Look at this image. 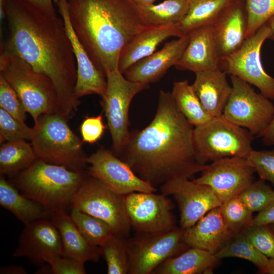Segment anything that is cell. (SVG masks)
Returning a JSON list of instances; mask_svg holds the SVG:
<instances>
[{
	"label": "cell",
	"instance_id": "obj_1",
	"mask_svg": "<svg viewBox=\"0 0 274 274\" xmlns=\"http://www.w3.org/2000/svg\"><path fill=\"white\" fill-rule=\"evenodd\" d=\"M8 35L1 48L18 56L53 81L60 113L68 119L77 111L75 95L77 67L62 17L47 14L26 0H5Z\"/></svg>",
	"mask_w": 274,
	"mask_h": 274
},
{
	"label": "cell",
	"instance_id": "obj_2",
	"mask_svg": "<svg viewBox=\"0 0 274 274\" xmlns=\"http://www.w3.org/2000/svg\"><path fill=\"white\" fill-rule=\"evenodd\" d=\"M194 128L177 108L171 92L161 90L153 120L143 129L130 132L119 157L155 187L175 178L190 179L207 165L196 157Z\"/></svg>",
	"mask_w": 274,
	"mask_h": 274
},
{
	"label": "cell",
	"instance_id": "obj_3",
	"mask_svg": "<svg viewBox=\"0 0 274 274\" xmlns=\"http://www.w3.org/2000/svg\"><path fill=\"white\" fill-rule=\"evenodd\" d=\"M76 36L94 63L106 75L119 70L122 50L146 26L133 0H67Z\"/></svg>",
	"mask_w": 274,
	"mask_h": 274
},
{
	"label": "cell",
	"instance_id": "obj_4",
	"mask_svg": "<svg viewBox=\"0 0 274 274\" xmlns=\"http://www.w3.org/2000/svg\"><path fill=\"white\" fill-rule=\"evenodd\" d=\"M37 158L31 165L12 178L11 182L28 198L50 214L70 210L73 197L87 175Z\"/></svg>",
	"mask_w": 274,
	"mask_h": 274
},
{
	"label": "cell",
	"instance_id": "obj_5",
	"mask_svg": "<svg viewBox=\"0 0 274 274\" xmlns=\"http://www.w3.org/2000/svg\"><path fill=\"white\" fill-rule=\"evenodd\" d=\"M67 120L60 113L40 116L34 122L31 144L39 159L72 170L85 171L88 156L83 142L72 130Z\"/></svg>",
	"mask_w": 274,
	"mask_h": 274
},
{
	"label": "cell",
	"instance_id": "obj_6",
	"mask_svg": "<svg viewBox=\"0 0 274 274\" xmlns=\"http://www.w3.org/2000/svg\"><path fill=\"white\" fill-rule=\"evenodd\" d=\"M0 58V75L16 91L34 122L42 115L60 113L57 92L48 76L2 48Z\"/></svg>",
	"mask_w": 274,
	"mask_h": 274
},
{
	"label": "cell",
	"instance_id": "obj_7",
	"mask_svg": "<svg viewBox=\"0 0 274 274\" xmlns=\"http://www.w3.org/2000/svg\"><path fill=\"white\" fill-rule=\"evenodd\" d=\"M247 129L235 125L222 116L194 128L196 157L202 164L229 157H247L253 149L254 139Z\"/></svg>",
	"mask_w": 274,
	"mask_h": 274
},
{
	"label": "cell",
	"instance_id": "obj_8",
	"mask_svg": "<svg viewBox=\"0 0 274 274\" xmlns=\"http://www.w3.org/2000/svg\"><path fill=\"white\" fill-rule=\"evenodd\" d=\"M125 196L115 193L100 180L87 174L75 193L70 209L102 220L110 226L113 235L128 238L131 227Z\"/></svg>",
	"mask_w": 274,
	"mask_h": 274
},
{
	"label": "cell",
	"instance_id": "obj_9",
	"mask_svg": "<svg viewBox=\"0 0 274 274\" xmlns=\"http://www.w3.org/2000/svg\"><path fill=\"white\" fill-rule=\"evenodd\" d=\"M119 70L106 75L107 87L101 105L106 117L112 142L113 153L120 156L127 143L129 131V110L133 97L149 85L127 79Z\"/></svg>",
	"mask_w": 274,
	"mask_h": 274
},
{
	"label": "cell",
	"instance_id": "obj_10",
	"mask_svg": "<svg viewBox=\"0 0 274 274\" xmlns=\"http://www.w3.org/2000/svg\"><path fill=\"white\" fill-rule=\"evenodd\" d=\"M181 227L165 232L138 233L127 238L128 274H151L161 263L189 248L182 239Z\"/></svg>",
	"mask_w": 274,
	"mask_h": 274
},
{
	"label": "cell",
	"instance_id": "obj_11",
	"mask_svg": "<svg viewBox=\"0 0 274 274\" xmlns=\"http://www.w3.org/2000/svg\"><path fill=\"white\" fill-rule=\"evenodd\" d=\"M230 78L231 91L222 116L257 137L270 123L274 105L262 93L256 92L250 84L234 75Z\"/></svg>",
	"mask_w": 274,
	"mask_h": 274
},
{
	"label": "cell",
	"instance_id": "obj_12",
	"mask_svg": "<svg viewBox=\"0 0 274 274\" xmlns=\"http://www.w3.org/2000/svg\"><path fill=\"white\" fill-rule=\"evenodd\" d=\"M270 37L266 23L247 38L237 50L220 57V68L256 87L260 92L274 100V78L266 73L260 57L262 46Z\"/></svg>",
	"mask_w": 274,
	"mask_h": 274
},
{
	"label": "cell",
	"instance_id": "obj_13",
	"mask_svg": "<svg viewBox=\"0 0 274 274\" xmlns=\"http://www.w3.org/2000/svg\"><path fill=\"white\" fill-rule=\"evenodd\" d=\"M131 229L138 233H157L177 227L172 210L174 204L167 195L134 192L125 196Z\"/></svg>",
	"mask_w": 274,
	"mask_h": 274
},
{
	"label": "cell",
	"instance_id": "obj_14",
	"mask_svg": "<svg viewBox=\"0 0 274 274\" xmlns=\"http://www.w3.org/2000/svg\"><path fill=\"white\" fill-rule=\"evenodd\" d=\"M87 162L88 174L116 193L126 195L134 192L155 193L157 191L156 187L137 176L112 151L103 147L88 156Z\"/></svg>",
	"mask_w": 274,
	"mask_h": 274
},
{
	"label": "cell",
	"instance_id": "obj_15",
	"mask_svg": "<svg viewBox=\"0 0 274 274\" xmlns=\"http://www.w3.org/2000/svg\"><path fill=\"white\" fill-rule=\"evenodd\" d=\"M201 173L193 180L209 186L222 203L250 185L255 171L246 157H229L207 164Z\"/></svg>",
	"mask_w": 274,
	"mask_h": 274
},
{
	"label": "cell",
	"instance_id": "obj_16",
	"mask_svg": "<svg viewBox=\"0 0 274 274\" xmlns=\"http://www.w3.org/2000/svg\"><path fill=\"white\" fill-rule=\"evenodd\" d=\"M161 193L173 196L180 213V227L186 229L195 224L210 210L221 206L222 202L208 185L177 178L160 186Z\"/></svg>",
	"mask_w": 274,
	"mask_h": 274
},
{
	"label": "cell",
	"instance_id": "obj_17",
	"mask_svg": "<svg viewBox=\"0 0 274 274\" xmlns=\"http://www.w3.org/2000/svg\"><path fill=\"white\" fill-rule=\"evenodd\" d=\"M62 256L59 232L50 218H42L24 225L19 237L14 257H26L37 267Z\"/></svg>",
	"mask_w": 274,
	"mask_h": 274
},
{
	"label": "cell",
	"instance_id": "obj_18",
	"mask_svg": "<svg viewBox=\"0 0 274 274\" xmlns=\"http://www.w3.org/2000/svg\"><path fill=\"white\" fill-rule=\"evenodd\" d=\"M54 1L64 22L76 60L77 76L75 87L76 97L79 99L91 94L102 96L107 87L105 74L94 63L76 36L69 19L67 0Z\"/></svg>",
	"mask_w": 274,
	"mask_h": 274
},
{
	"label": "cell",
	"instance_id": "obj_19",
	"mask_svg": "<svg viewBox=\"0 0 274 274\" xmlns=\"http://www.w3.org/2000/svg\"><path fill=\"white\" fill-rule=\"evenodd\" d=\"M186 34L164 44L154 52L131 65L124 74L132 82L149 85L159 80L172 66H176L188 43Z\"/></svg>",
	"mask_w": 274,
	"mask_h": 274
},
{
	"label": "cell",
	"instance_id": "obj_20",
	"mask_svg": "<svg viewBox=\"0 0 274 274\" xmlns=\"http://www.w3.org/2000/svg\"><path fill=\"white\" fill-rule=\"evenodd\" d=\"M187 34L188 43L175 66L194 73L221 69L220 56L212 25L197 28Z\"/></svg>",
	"mask_w": 274,
	"mask_h": 274
},
{
	"label": "cell",
	"instance_id": "obj_21",
	"mask_svg": "<svg viewBox=\"0 0 274 274\" xmlns=\"http://www.w3.org/2000/svg\"><path fill=\"white\" fill-rule=\"evenodd\" d=\"M220 207L210 210L193 226L185 229L182 239L189 247L215 254L234 235L224 220Z\"/></svg>",
	"mask_w": 274,
	"mask_h": 274
},
{
	"label": "cell",
	"instance_id": "obj_22",
	"mask_svg": "<svg viewBox=\"0 0 274 274\" xmlns=\"http://www.w3.org/2000/svg\"><path fill=\"white\" fill-rule=\"evenodd\" d=\"M220 57L237 50L246 39L247 20L242 0H234L212 25Z\"/></svg>",
	"mask_w": 274,
	"mask_h": 274
},
{
	"label": "cell",
	"instance_id": "obj_23",
	"mask_svg": "<svg viewBox=\"0 0 274 274\" xmlns=\"http://www.w3.org/2000/svg\"><path fill=\"white\" fill-rule=\"evenodd\" d=\"M183 36L177 25L146 26L122 50L119 60V70L124 74L135 62L153 53L157 46L167 39Z\"/></svg>",
	"mask_w": 274,
	"mask_h": 274
},
{
	"label": "cell",
	"instance_id": "obj_24",
	"mask_svg": "<svg viewBox=\"0 0 274 274\" xmlns=\"http://www.w3.org/2000/svg\"><path fill=\"white\" fill-rule=\"evenodd\" d=\"M193 88L207 112L212 117L222 113L231 91L226 73L221 69L195 73Z\"/></svg>",
	"mask_w": 274,
	"mask_h": 274
},
{
	"label": "cell",
	"instance_id": "obj_25",
	"mask_svg": "<svg viewBox=\"0 0 274 274\" xmlns=\"http://www.w3.org/2000/svg\"><path fill=\"white\" fill-rule=\"evenodd\" d=\"M49 218L59 232L62 256L84 263H96L99 260L102 255L100 247L91 245L84 238L66 212L51 213Z\"/></svg>",
	"mask_w": 274,
	"mask_h": 274
},
{
	"label": "cell",
	"instance_id": "obj_26",
	"mask_svg": "<svg viewBox=\"0 0 274 274\" xmlns=\"http://www.w3.org/2000/svg\"><path fill=\"white\" fill-rule=\"evenodd\" d=\"M219 260L208 251L189 247L179 255L163 262L151 274L212 273Z\"/></svg>",
	"mask_w": 274,
	"mask_h": 274
},
{
	"label": "cell",
	"instance_id": "obj_27",
	"mask_svg": "<svg viewBox=\"0 0 274 274\" xmlns=\"http://www.w3.org/2000/svg\"><path fill=\"white\" fill-rule=\"evenodd\" d=\"M0 205L24 225L40 219L49 218L50 215L41 204L20 193L2 175L0 177Z\"/></svg>",
	"mask_w": 274,
	"mask_h": 274
},
{
	"label": "cell",
	"instance_id": "obj_28",
	"mask_svg": "<svg viewBox=\"0 0 274 274\" xmlns=\"http://www.w3.org/2000/svg\"><path fill=\"white\" fill-rule=\"evenodd\" d=\"M234 0H189L188 12L177 24L183 35L198 27L212 25Z\"/></svg>",
	"mask_w": 274,
	"mask_h": 274
},
{
	"label": "cell",
	"instance_id": "obj_29",
	"mask_svg": "<svg viewBox=\"0 0 274 274\" xmlns=\"http://www.w3.org/2000/svg\"><path fill=\"white\" fill-rule=\"evenodd\" d=\"M31 144L25 140L8 141L0 148V174L13 178L37 159Z\"/></svg>",
	"mask_w": 274,
	"mask_h": 274
},
{
	"label": "cell",
	"instance_id": "obj_30",
	"mask_svg": "<svg viewBox=\"0 0 274 274\" xmlns=\"http://www.w3.org/2000/svg\"><path fill=\"white\" fill-rule=\"evenodd\" d=\"M171 94L179 111L194 127L213 118L205 110L192 84L187 80L175 82Z\"/></svg>",
	"mask_w": 274,
	"mask_h": 274
},
{
	"label": "cell",
	"instance_id": "obj_31",
	"mask_svg": "<svg viewBox=\"0 0 274 274\" xmlns=\"http://www.w3.org/2000/svg\"><path fill=\"white\" fill-rule=\"evenodd\" d=\"M189 0H165L148 6H139L146 26L177 25L185 17Z\"/></svg>",
	"mask_w": 274,
	"mask_h": 274
},
{
	"label": "cell",
	"instance_id": "obj_32",
	"mask_svg": "<svg viewBox=\"0 0 274 274\" xmlns=\"http://www.w3.org/2000/svg\"><path fill=\"white\" fill-rule=\"evenodd\" d=\"M221 259L237 257L254 264L259 273L267 265L269 258L259 251L241 232L234 234L230 240L215 254Z\"/></svg>",
	"mask_w": 274,
	"mask_h": 274
},
{
	"label": "cell",
	"instance_id": "obj_33",
	"mask_svg": "<svg viewBox=\"0 0 274 274\" xmlns=\"http://www.w3.org/2000/svg\"><path fill=\"white\" fill-rule=\"evenodd\" d=\"M70 210L69 215L77 229L91 245L100 247L113 234L110 226L102 220L76 209Z\"/></svg>",
	"mask_w": 274,
	"mask_h": 274
},
{
	"label": "cell",
	"instance_id": "obj_34",
	"mask_svg": "<svg viewBox=\"0 0 274 274\" xmlns=\"http://www.w3.org/2000/svg\"><path fill=\"white\" fill-rule=\"evenodd\" d=\"M127 241V238L112 234L100 247L101 256L107 264V273H128L129 263Z\"/></svg>",
	"mask_w": 274,
	"mask_h": 274
},
{
	"label": "cell",
	"instance_id": "obj_35",
	"mask_svg": "<svg viewBox=\"0 0 274 274\" xmlns=\"http://www.w3.org/2000/svg\"><path fill=\"white\" fill-rule=\"evenodd\" d=\"M220 208L226 224L234 235L252 225L253 213L238 195L222 203Z\"/></svg>",
	"mask_w": 274,
	"mask_h": 274
},
{
	"label": "cell",
	"instance_id": "obj_36",
	"mask_svg": "<svg viewBox=\"0 0 274 274\" xmlns=\"http://www.w3.org/2000/svg\"><path fill=\"white\" fill-rule=\"evenodd\" d=\"M238 196L251 212H259L274 202V189L260 179L253 181Z\"/></svg>",
	"mask_w": 274,
	"mask_h": 274
},
{
	"label": "cell",
	"instance_id": "obj_37",
	"mask_svg": "<svg viewBox=\"0 0 274 274\" xmlns=\"http://www.w3.org/2000/svg\"><path fill=\"white\" fill-rule=\"evenodd\" d=\"M247 20L246 39L274 15V0H245Z\"/></svg>",
	"mask_w": 274,
	"mask_h": 274
},
{
	"label": "cell",
	"instance_id": "obj_38",
	"mask_svg": "<svg viewBox=\"0 0 274 274\" xmlns=\"http://www.w3.org/2000/svg\"><path fill=\"white\" fill-rule=\"evenodd\" d=\"M33 128L28 127L24 122L15 118L0 108L1 144L13 140H31Z\"/></svg>",
	"mask_w": 274,
	"mask_h": 274
},
{
	"label": "cell",
	"instance_id": "obj_39",
	"mask_svg": "<svg viewBox=\"0 0 274 274\" xmlns=\"http://www.w3.org/2000/svg\"><path fill=\"white\" fill-rule=\"evenodd\" d=\"M241 233L262 254L274 258V233L268 224L252 225Z\"/></svg>",
	"mask_w": 274,
	"mask_h": 274
},
{
	"label": "cell",
	"instance_id": "obj_40",
	"mask_svg": "<svg viewBox=\"0 0 274 274\" xmlns=\"http://www.w3.org/2000/svg\"><path fill=\"white\" fill-rule=\"evenodd\" d=\"M0 107L17 119L24 122L26 111L18 94L0 75Z\"/></svg>",
	"mask_w": 274,
	"mask_h": 274
},
{
	"label": "cell",
	"instance_id": "obj_41",
	"mask_svg": "<svg viewBox=\"0 0 274 274\" xmlns=\"http://www.w3.org/2000/svg\"><path fill=\"white\" fill-rule=\"evenodd\" d=\"M260 179L274 186V148L268 150L253 149L246 157Z\"/></svg>",
	"mask_w": 274,
	"mask_h": 274
},
{
	"label": "cell",
	"instance_id": "obj_42",
	"mask_svg": "<svg viewBox=\"0 0 274 274\" xmlns=\"http://www.w3.org/2000/svg\"><path fill=\"white\" fill-rule=\"evenodd\" d=\"M106 128L101 115L87 116L80 127L83 142L91 144L95 143L101 138Z\"/></svg>",
	"mask_w": 274,
	"mask_h": 274
},
{
	"label": "cell",
	"instance_id": "obj_43",
	"mask_svg": "<svg viewBox=\"0 0 274 274\" xmlns=\"http://www.w3.org/2000/svg\"><path fill=\"white\" fill-rule=\"evenodd\" d=\"M51 273L85 274L84 262L64 256H59L48 260Z\"/></svg>",
	"mask_w": 274,
	"mask_h": 274
},
{
	"label": "cell",
	"instance_id": "obj_44",
	"mask_svg": "<svg viewBox=\"0 0 274 274\" xmlns=\"http://www.w3.org/2000/svg\"><path fill=\"white\" fill-rule=\"evenodd\" d=\"M274 223V202L259 212L253 218L252 225L270 224Z\"/></svg>",
	"mask_w": 274,
	"mask_h": 274
},
{
	"label": "cell",
	"instance_id": "obj_45",
	"mask_svg": "<svg viewBox=\"0 0 274 274\" xmlns=\"http://www.w3.org/2000/svg\"><path fill=\"white\" fill-rule=\"evenodd\" d=\"M257 138L261 139L264 146H274V114L268 126Z\"/></svg>",
	"mask_w": 274,
	"mask_h": 274
},
{
	"label": "cell",
	"instance_id": "obj_46",
	"mask_svg": "<svg viewBox=\"0 0 274 274\" xmlns=\"http://www.w3.org/2000/svg\"><path fill=\"white\" fill-rule=\"evenodd\" d=\"M41 11L50 15H56L52 0H26Z\"/></svg>",
	"mask_w": 274,
	"mask_h": 274
},
{
	"label": "cell",
	"instance_id": "obj_47",
	"mask_svg": "<svg viewBox=\"0 0 274 274\" xmlns=\"http://www.w3.org/2000/svg\"><path fill=\"white\" fill-rule=\"evenodd\" d=\"M1 274H26V270L22 266L12 265L2 266L0 268Z\"/></svg>",
	"mask_w": 274,
	"mask_h": 274
},
{
	"label": "cell",
	"instance_id": "obj_48",
	"mask_svg": "<svg viewBox=\"0 0 274 274\" xmlns=\"http://www.w3.org/2000/svg\"><path fill=\"white\" fill-rule=\"evenodd\" d=\"M260 273L274 274V258H269L267 265Z\"/></svg>",
	"mask_w": 274,
	"mask_h": 274
},
{
	"label": "cell",
	"instance_id": "obj_49",
	"mask_svg": "<svg viewBox=\"0 0 274 274\" xmlns=\"http://www.w3.org/2000/svg\"><path fill=\"white\" fill-rule=\"evenodd\" d=\"M138 5L140 6H148L155 4L156 0H133Z\"/></svg>",
	"mask_w": 274,
	"mask_h": 274
},
{
	"label": "cell",
	"instance_id": "obj_50",
	"mask_svg": "<svg viewBox=\"0 0 274 274\" xmlns=\"http://www.w3.org/2000/svg\"><path fill=\"white\" fill-rule=\"evenodd\" d=\"M267 24L271 30V37L270 39L274 40V15L269 19Z\"/></svg>",
	"mask_w": 274,
	"mask_h": 274
},
{
	"label": "cell",
	"instance_id": "obj_51",
	"mask_svg": "<svg viewBox=\"0 0 274 274\" xmlns=\"http://www.w3.org/2000/svg\"><path fill=\"white\" fill-rule=\"evenodd\" d=\"M269 227H270L271 229L274 233V223L268 224Z\"/></svg>",
	"mask_w": 274,
	"mask_h": 274
}]
</instances>
